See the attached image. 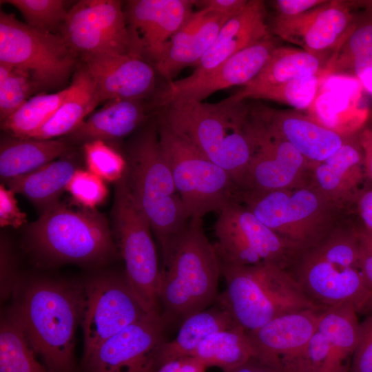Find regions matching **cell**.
Masks as SVG:
<instances>
[{
	"label": "cell",
	"instance_id": "1",
	"mask_svg": "<svg viewBox=\"0 0 372 372\" xmlns=\"http://www.w3.org/2000/svg\"><path fill=\"white\" fill-rule=\"evenodd\" d=\"M10 311L49 372H74L75 332L81 324V283L35 279L14 288Z\"/></svg>",
	"mask_w": 372,
	"mask_h": 372
},
{
	"label": "cell",
	"instance_id": "2",
	"mask_svg": "<svg viewBox=\"0 0 372 372\" xmlns=\"http://www.w3.org/2000/svg\"><path fill=\"white\" fill-rule=\"evenodd\" d=\"M227 97L214 103L177 101L158 118L227 172L240 189L255 147L247 131L249 107Z\"/></svg>",
	"mask_w": 372,
	"mask_h": 372
},
{
	"label": "cell",
	"instance_id": "3",
	"mask_svg": "<svg viewBox=\"0 0 372 372\" xmlns=\"http://www.w3.org/2000/svg\"><path fill=\"white\" fill-rule=\"evenodd\" d=\"M162 255L158 298L165 325L183 322L216 302L221 267L202 219L191 218Z\"/></svg>",
	"mask_w": 372,
	"mask_h": 372
},
{
	"label": "cell",
	"instance_id": "4",
	"mask_svg": "<svg viewBox=\"0 0 372 372\" xmlns=\"http://www.w3.org/2000/svg\"><path fill=\"white\" fill-rule=\"evenodd\" d=\"M125 176L132 196L150 224L164 254L190 220L161 146L157 123L130 142Z\"/></svg>",
	"mask_w": 372,
	"mask_h": 372
},
{
	"label": "cell",
	"instance_id": "5",
	"mask_svg": "<svg viewBox=\"0 0 372 372\" xmlns=\"http://www.w3.org/2000/svg\"><path fill=\"white\" fill-rule=\"evenodd\" d=\"M293 263L290 273L320 309L347 304L358 314L372 313V286L362 269L355 232L320 239Z\"/></svg>",
	"mask_w": 372,
	"mask_h": 372
},
{
	"label": "cell",
	"instance_id": "6",
	"mask_svg": "<svg viewBox=\"0 0 372 372\" xmlns=\"http://www.w3.org/2000/svg\"><path fill=\"white\" fill-rule=\"evenodd\" d=\"M220 267L226 288L216 303L247 333L279 316L319 308L286 269L273 265Z\"/></svg>",
	"mask_w": 372,
	"mask_h": 372
},
{
	"label": "cell",
	"instance_id": "7",
	"mask_svg": "<svg viewBox=\"0 0 372 372\" xmlns=\"http://www.w3.org/2000/svg\"><path fill=\"white\" fill-rule=\"evenodd\" d=\"M29 247L52 262L105 264L120 255L105 216L59 202L27 228Z\"/></svg>",
	"mask_w": 372,
	"mask_h": 372
},
{
	"label": "cell",
	"instance_id": "8",
	"mask_svg": "<svg viewBox=\"0 0 372 372\" xmlns=\"http://www.w3.org/2000/svg\"><path fill=\"white\" fill-rule=\"evenodd\" d=\"M156 123L161 148L190 219L219 213L240 200V189L227 172L165 123L158 118Z\"/></svg>",
	"mask_w": 372,
	"mask_h": 372
},
{
	"label": "cell",
	"instance_id": "9",
	"mask_svg": "<svg viewBox=\"0 0 372 372\" xmlns=\"http://www.w3.org/2000/svg\"><path fill=\"white\" fill-rule=\"evenodd\" d=\"M112 217L125 276L149 315L161 317L158 298L161 269L151 226L134 201L124 176L115 183Z\"/></svg>",
	"mask_w": 372,
	"mask_h": 372
},
{
	"label": "cell",
	"instance_id": "10",
	"mask_svg": "<svg viewBox=\"0 0 372 372\" xmlns=\"http://www.w3.org/2000/svg\"><path fill=\"white\" fill-rule=\"evenodd\" d=\"M77 56L61 34L32 28L1 10L0 63L25 72L37 87H52L65 81Z\"/></svg>",
	"mask_w": 372,
	"mask_h": 372
},
{
	"label": "cell",
	"instance_id": "11",
	"mask_svg": "<svg viewBox=\"0 0 372 372\" xmlns=\"http://www.w3.org/2000/svg\"><path fill=\"white\" fill-rule=\"evenodd\" d=\"M214 230L217 242L214 247L220 264L273 265L286 269L301 252L238 202L218 213Z\"/></svg>",
	"mask_w": 372,
	"mask_h": 372
},
{
	"label": "cell",
	"instance_id": "12",
	"mask_svg": "<svg viewBox=\"0 0 372 372\" xmlns=\"http://www.w3.org/2000/svg\"><path fill=\"white\" fill-rule=\"evenodd\" d=\"M82 287L83 359L105 340L149 315L138 301L125 275H99L82 282Z\"/></svg>",
	"mask_w": 372,
	"mask_h": 372
},
{
	"label": "cell",
	"instance_id": "13",
	"mask_svg": "<svg viewBox=\"0 0 372 372\" xmlns=\"http://www.w3.org/2000/svg\"><path fill=\"white\" fill-rule=\"evenodd\" d=\"M240 198L262 224L300 251L320 240L311 225L322 211L316 193L308 189L240 191Z\"/></svg>",
	"mask_w": 372,
	"mask_h": 372
},
{
	"label": "cell",
	"instance_id": "14",
	"mask_svg": "<svg viewBox=\"0 0 372 372\" xmlns=\"http://www.w3.org/2000/svg\"><path fill=\"white\" fill-rule=\"evenodd\" d=\"M61 34L82 59L105 52L130 54L122 3L116 0H82L68 10Z\"/></svg>",
	"mask_w": 372,
	"mask_h": 372
},
{
	"label": "cell",
	"instance_id": "15",
	"mask_svg": "<svg viewBox=\"0 0 372 372\" xmlns=\"http://www.w3.org/2000/svg\"><path fill=\"white\" fill-rule=\"evenodd\" d=\"M323 310L287 313L248 332L256 356L277 372H310L308 344Z\"/></svg>",
	"mask_w": 372,
	"mask_h": 372
},
{
	"label": "cell",
	"instance_id": "16",
	"mask_svg": "<svg viewBox=\"0 0 372 372\" xmlns=\"http://www.w3.org/2000/svg\"><path fill=\"white\" fill-rule=\"evenodd\" d=\"M277 47L276 41L269 36L203 76L169 81L156 94L154 105L163 108L177 101L203 102L217 91L235 85L244 86L260 72Z\"/></svg>",
	"mask_w": 372,
	"mask_h": 372
},
{
	"label": "cell",
	"instance_id": "17",
	"mask_svg": "<svg viewBox=\"0 0 372 372\" xmlns=\"http://www.w3.org/2000/svg\"><path fill=\"white\" fill-rule=\"evenodd\" d=\"M161 317L147 315L102 342L85 359L87 372H151L164 339Z\"/></svg>",
	"mask_w": 372,
	"mask_h": 372
},
{
	"label": "cell",
	"instance_id": "18",
	"mask_svg": "<svg viewBox=\"0 0 372 372\" xmlns=\"http://www.w3.org/2000/svg\"><path fill=\"white\" fill-rule=\"evenodd\" d=\"M196 1L131 0L124 12L130 54L154 67L174 34L192 14Z\"/></svg>",
	"mask_w": 372,
	"mask_h": 372
},
{
	"label": "cell",
	"instance_id": "19",
	"mask_svg": "<svg viewBox=\"0 0 372 372\" xmlns=\"http://www.w3.org/2000/svg\"><path fill=\"white\" fill-rule=\"evenodd\" d=\"M355 23L347 2L327 1L298 15H277L273 32L282 39L320 57L324 51L335 50Z\"/></svg>",
	"mask_w": 372,
	"mask_h": 372
},
{
	"label": "cell",
	"instance_id": "20",
	"mask_svg": "<svg viewBox=\"0 0 372 372\" xmlns=\"http://www.w3.org/2000/svg\"><path fill=\"white\" fill-rule=\"evenodd\" d=\"M248 133L255 147L241 191L285 189L296 179L307 159L288 141L249 122Z\"/></svg>",
	"mask_w": 372,
	"mask_h": 372
},
{
	"label": "cell",
	"instance_id": "21",
	"mask_svg": "<svg viewBox=\"0 0 372 372\" xmlns=\"http://www.w3.org/2000/svg\"><path fill=\"white\" fill-rule=\"evenodd\" d=\"M360 323L350 304L324 309L308 344L310 372H349Z\"/></svg>",
	"mask_w": 372,
	"mask_h": 372
},
{
	"label": "cell",
	"instance_id": "22",
	"mask_svg": "<svg viewBox=\"0 0 372 372\" xmlns=\"http://www.w3.org/2000/svg\"><path fill=\"white\" fill-rule=\"evenodd\" d=\"M82 60L100 103L117 99L143 100L154 90V68L130 54L100 53Z\"/></svg>",
	"mask_w": 372,
	"mask_h": 372
},
{
	"label": "cell",
	"instance_id": "23",
	"mask_svg": "<svg viewBox=\"0 0 372 372\" xmlns=\"http://www.w3.org/2000/svg\"><path fill=\"white\" fill-rule=\"evenodd\" d=\"M251 117L269 132L291 143L307 160L323 161L335 153L346 138L296 110L250 107Z\"/></svg>",
	"mask_w": 372,
	"mask_h": 372
},
{
	"label": "cell",
	"instance_id": "24",
	"mask_svg": "<svg viewBox=\"0 0 372 372\" xmlns=\"http://www.w3.org/2000/svg\"><path fill=\"white\" fill-rule=\"evenodd\" d=\"M362 91L361 83L353 76L328 75L307 110L308 115L343 137L357 134L369 117V108L362 102Z\"/></svg>",
	"mask_w": 372,
	"mask_h": 372
},
{
	"label": "cell",
	"instance_id": "25",
	"mask_svg": "<svg viewBox=\"0 0 372 372\" xmlns=\"http://www.w3.org/2000/svg\"><path fill=\"white\" fill-rule=\"evenodd\" d=\"M263 1H248L239 14L223 25L188 77L194 79L207 74L234 54L269 37Z\"/></svg>",
	"mask_w": 372,
	"mask_h": 372
},
{
	"label": "cell",
	"instance_id": "26",
	"mask_svg": "<svg viewBox=\"0 0 372 372\" xmlns=\"http://www.w3.org/2000/svg\"><path fill=\"white\" fill-rule=\"evenodd\" d=\"M228 20L203 8L193 12L171 38L154 69L169 82L184 68L196 65Z\"/></svg>",
	"mask_w": 372,
	"mask_h": 372
},
{
	"label": "cell",
	"instance_id": "27",
	"mask_svg": "<svg viewBox=\"0 0 372 372\" xmlns=\"http://www.w3.org/2000/svg\"><path fill=\"white\" fill-rule=\"evenodd\" d=\"M146 113L143 100H110L67 136L73 142L83 143L118 141L138 128L147 119Z\"/></svg>",
	"mask_w": 372,
	"mask_h": 372
},
{
	"label": "cell",
	"instance_id": "28",
	"mask_svg": "<svg viewBox=\"0 0 372 372\" xmlns=\"http://www.w3.org/2000/svg\"><path fill=\"white\" fill-rule=\"evenodd\" d=\"M70 87L60 106L32 138L54 139L70 134L100 103L93 80L84 65L75 72Z\"/></svg>",
	"mask_w": 372,
	"mask_h": 372
},
{
	"label": "cell",
	"instance_id": "29",
	"mask_svg": "<svg viewBox=\"0 0 372 372\" xmlns=\"http://www.w3.org/2000/svg\"><path fill=\"white\" fill-rule=\"evenodd\" d=\"M325 70L318 56L302 49L278 46L256 77L229 97L234 101H245L248 94L257 90L318 74Z\"/></svg>",
	"mask_w": 372,
	"mask_h": 372
},
{
	"label": "cell",
	"instance_id": "30",
	"mask_svg": "<svg viewBox=\"0 0 372 372\" xmlns=\"http://www.w3.org/2000/svg\"><path fill=\"white\" fill-rule=\"evenodd\" d=\"M70 150V144L63 139L3 138L0 145L1 179L6 183L30 172Z\"/></svg>",
	"mask_w": 372,
	"mask_h": 372
},
{
	"label": "cell",
	"instance_id": "31",
	"mask_svg": "<svg viewBox=\"0 0 372 372\" xmlns=\"http://www.w3.org/2000/svg\"><path fill=\"white\" fill-rule=\"evenodd\" d=\"M78 168L73 160L61 158L11 178L6 184L15 194L25 197L42 213L60 202L59 198Z\"/></svg>",
	"mask_w": 372,
	"mask_h": 372
},
{
	"label": "cell",
	"instance_id": "32",
	"mask_svg": "<svg viewBox=\"0 0 372 372\" xmlns=\"http://www.w3.org/2000/svg\"><path fill=\"white\" fill-rule=\"evenodd\" d=\"M238 326L230 315L217 304L185 318L176 338L165 341L157 353L154 369L172 360L190 356L212 333Z\"/></svg>",
	"mask_w": 372,
	"mask_h": 372
},
{
	"label": "cell",
	"instance_id": "33",
	"mask_svg": "<svg viewBox=\"0 0 372 372\" xmlns=\"http://www.w3.org/2000/svg\"><path fill=\"white\" fill-rule=\"evenodd\" d=\"M329 61L331 74L353 76L364 90L372 91V14L356 21Z\"/></svg>",
	"mask_w": 372,
	"mask_h": 372
},
{
	"label": "cell",
	"instance_id": "34",
	"mask_svg": "<svg viewBox=\"0 0 372 372\" xmlns=\"http://www.w3.org/2000/svg\"><path fill=\"white\" fill-rule=\"evenodd\" d=\"M365 173L362 149L358 137L345 141L332 155L318 163L315 178L320 188L335 194L357 187Z\"/></svg>",
	"mask_w": 372,
	"mask_h": 372
},
{
	"label": "cell",
	"instance_id": "35",
	"mask_svg": "<svg viewBox=\"0 0 372 372\" xmlns=\"http://www.w3.org/2000/svg\"><path fill=\"white\" fill-rule=\"evenodd\" d=\"M190 356L206 368L217 366L224 371L237 367L256 356V351L247 333L236 327L212 333Z\"/></svg>",
	"mask_w": 372,
	"mask_h": 372
},
{
	"label": "cell",
	"instance_id": "36",
	"mask_svg": "<svg viewBox=\"0 0 372 372\" xmlns=\"http://www.w3.org/2000/svg\"><path fill=\"white\" fill-rule=\"evenodd\" d=\"M70 90L69 85L55 93H42L30 97L1 122V130L13 137L32 138L54 114Z\"/></svg>",
	"mask_w": 372,
	"mask_h": 372
},
{
	"label": "cell",
	"instance_id": "37",
	"mask_svg": "<svg viewBox=\"0 0 372 372\" xmlns=\"http://www.w3.org/2000/svg\"><path fill=\"white\" fill-rule=\"evenodd\" d=\"M35 355L25 333L10 312L1 321L0 372H49Z\"/></svg>",
	"mask_w": 372,
	"mask_h": 372
},
{
	"label": "cell",
	"instance_id": "38",
	"mask_svg": "<svg viewBox=\"0 0 372 372\" xmlns=\"http://www.w3.org/2000/svg\"><path fill=\"white\" fill-rule=\"evenodd\" d=\"M326 70L318 74L300 77L280 84L265 87L248 94L247 99H265L307 110L314 101L324 78L329 75Z\"/></svg>",
	"mask_w": 372,
	"mask_h": 372
},
{
	"label": "cell",
	"instance_id": "39",
	"mask_svg": "<svg viewBox=\"0 0 372 372\" xmlns=\"http://www.w3.org/2000/svg\"><path fill=\"white\" fill-rule=\"evenodd\" d=\"M22 14L26 24L32 28L56 33L63 25L69 9L63 0H5Z\"/></svg>",
	"mask_w": 372,
	"mask_h": 372
},
{
	"label": "cell",
	"instance_id": "40",
	"mask_svg": "<svg viewBox=\"0 0 372 372\" xmlns=\"http://www.w3.org/2000/svg\"><path fill=\"white\" fill-rule=\"evenodd\" d=\"M37 88L28 74L14 67L0 63L1 122L26 102Z\"/></svg>",
	"mask_w": 372,
	"mask_h": 372
},
{
	"label": "cell",
	"instance_id": "41",
	"mask_svg": "<svg viewBox=\"0 0 372 372\" xmlns=\"http://www.w3.org/2000/svg\"><path fill=\"white\" fill-rule=\"evenodd\" d=\"M87 170L104 181L116 183L126 170V160L117 150L103 141L83 143Z\"/></svg>",
	"mask_w": 372,
	"mask_h": 372
},
{
	"label": "cell",
	"instance_id": "42",
	"mask_svg": "<svg viewBox=\"0 0 372 372\" xmlns=\"http://www.w3.org/2000/svg\"><path fill=\"white\" fill-rule=\"evenodd\" d=\"M102 178L89 170L78 168L69 183L67 191L73 202L81 208L96 209L108 196V189Z\"/></svg>",
	"mask_w": 372,
	"mask_h": 372
},
{
	"label": "cell",
	"instance_id": "43",
	"mask_svg": "<svg viewBox=\"0 0 372 372\" xmlns=\"http://www.w3.org/2000/svg\"><path fill=\"white\" fill-rule=\"evenodd\" d=\"M349 372H372V313L360 323Z\"/></svg>",
	"mask_w": 372,
	"mask_h": 372
},
{
	"label": "cell",
	"instance_id": "44",
	"mask_svg": "<svg viewBox=\"0 0 372 372\" xmlns=\"http://www.w3.org/2000/svg\"><path fill=\"white\" fill-rule=\"evenodd\" d=\"M15 193L0 185V226L19 228L27 223L26 214L18 207Z\"/></svg>",
	"mask_w": 372,
	"mask_h": 372
},
{
	"label": "cell",
	"instance_id": "45",
	"mask_svg": "<svg viewBox=\"0 0 372 372\" xmlns=\"http://www.w3.org/2000/svg\"><path fill=\"white\" fill-rule=\"evenodd\" d=\"M247 0H203L196 1L200 8L230 19L239 14L246 6Z\"/></svg>",
	"mask_w": 372,
	"mask_h": 372
},
{
	"label": "cell",
	"instance_id": "46",
	"mask_svg": "<svg viewBox=\"0 0 372 372\" xmlns=\"http://www.w3.org/2000/svg\"><path fill=\"white\" fill-rule=\"evenodd\" d=\"M362 269L372 286V231L364 228L357 232Z\"/></svg>",
	"mask_w": 372,
	"mask_h": 372
},
{
	"label": "cell",
	"instance_id": "47",
	"mask_svg": "<svg viewBox=\"0 0 372 372\" xmlns=\"http://www.w3.org/2000/svg\"><path fill=\"white\" fill-rule=\"evenodd\" d=\"M326 2L324 0H278L274 1V5L277 15L290 17L304 13Z\"/></svg>",
	"mask_w": 372,
	"mask_h": 372
},
{
	"label": "cell",
	"instance_id": "48",
	"mask_svg": "<svg viewBox=\"0 0 372 372\" xmlns=\"http://www.w3.org/2000/svg\"><path fill=\"white\" fill-rule=\"evenodd\" d=\"M206 367L192 356H185L167 362L151 372H206Z\"/></svg>",
	"mask_w": 372,
	"mask_h": 372
},
{
	"label": "cell",
	"instance_id": "49",
	"mask_svg": "<svg viewBox=\"0 0 372 372\" xmlns=\"http://www.w3.org/2000/svg\"><path fill=\"white\" fill-rule=\"evenodd\" d=\"M357 137L363 152L365 173L372 180V124L365 125Z\"/></svg>",
	"mask_w": 372,
	"mask_h": 372
},
{
	"label": "cell",
	"instance_id": "50",
	"mask_svg": "<svg viewBox=\"0 0 372 372\" xmlns=\"http://www.w3.org/2000/svg\"><path fill=\"white\" fill-rule=\"evenodd\" d=\"M358 211L364 228L372 231V189L364 192L358 200Z\"/></svg>",
	"mask_w": 372,
	"mask_h": 372
},
{
	"label": "cell",
	"instance_id": "51",
	"mask_svg": "<svg viewBox=\"0 0 372 372\" xmlns=\"http://www.w3.org/2000/svg\"><path fill=\"white\" fill-rule=\"evenodd\" d=\"M223 372H277L256 356H253L241 365Z\"/></svg>",
	"mask_w": 372,
	"mask_h": 372
}]
</instances>
